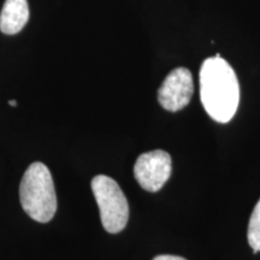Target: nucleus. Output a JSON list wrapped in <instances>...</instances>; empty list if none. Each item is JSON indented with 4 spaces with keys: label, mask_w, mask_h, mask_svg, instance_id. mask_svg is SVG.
<instances>
[{
    "label": "nucleus",
    "mask_w": 260,
    "mask_h": 260,
    "mask_svg": "<svg viewBox=\"0 0 260 260\" xmlns=\"http://www.w3.org/2000/svg\"><path fill=\"white\" fill-rule=\"evenodd\" d=\"M194 93V82L190 71L176 68L165 77L158 90V102L162 109L176 112L190 103Z\"/></svg>",
    "instance_id": "5"
},
{
    "label": "nucleus",
    "mask_w": 260,
    "mask_h": 260,
    "mask_svg": "<svg viewBox=\"0 0 260 260\" xmlns=\"http://www.w3.org/2000/svg\"><path fill=\"white\" fill-rule=\"evenodd\" d=\"M9 104H10V105H11V106H16V105H17V102H16V100H10Z\"/></svg>",
    "instance_id": "9"
},
{
    "label": "nucleus",
    "mask_w": 260,
    "mask_h": 260,
    "mask_svg": "<svg viewBox=\"0 0 260 260\" xmlns=\"http://www.w3.org/2000/svg\"><path fill=\"white\" fill-rule=\"evenodd\" d=\"M200 96L211 118L228 123L235 116L240 86L235 71L219 54L207 58L200 69Z\"/></svg>",
    "instance_id": "1"
},
{
    "label": "nucleus",
    "mask_w": 260,
    "mask_h": 260,
    "mask_svg": "<svg viewBox=\"0 0 260 260\" xmlns=\"http://www.w3.org/2000/svg\"><path fill=\"white\" fill-rule=\"evenodd\" d=\"M19 200L24 212L39 223H47L57 211V195L51 171L40 161L25 170L19 186Z\"/></svg>",
    "instance_id": "2"
},
{
    "label": "nucleus",
    "mask_w": 260,
    "mask_h": 260,
    "mask_svg": "<svg viewBox=\"0 0 260 260\" xmlns=\"http://www.w3.org/2000/svg\"><path fill=\"white\" fill-rule=\"evenodd\" d=\"M92 190L104 229L110 234L122 232L129 219V205L118 183L105 175H98L92 180Z\"/></svg>",
    "instance_id": "3"
},
{
    "label": "nucleus",
    "mask_w": 260,
    "mask_h": 260,
    "mask_svg": "<svg viewBox=\"0 0 260 260\" xmlns=\"http://www.w3.org/2000/svg\"><path fill=\"white\" fill-rule=\"evenodd\" d=\"M153 260H187L182 256H177V255H170V254H162V255H158L155 256Z\"/></svg>",
    "instance_id": "8"
},
{
    "label": "nucleus",
    "mask_w": 260,
    "mask_h": 260,
    "mask_svg": "<svg viewBox=\"0 0 260 260\" xmlns=\"http://www.w3.org/2000/svg\"><path fill=\"white\" fill-rule=\"evenodd\" d=\"M28 19L27 0H5L0 14V30L6 35H15L24 28Z\"/></svg>",
    "instance_id": "6"
},
{
    "label": "nucleus",
    "mask_w": 260,
    "mask_h": 260,
    "mask_svg": "<svg viewBox=\"0 0 260 260\" xmlns=\"http://www.w3.org/2000/svg\"><path fill=\"white\" fill-rule=\"evenodd\" d=\"M172 161L168 152L162 149L142 153L134 165V176L145 190L155 193L171 176Z\"/></svg>",
    "instance_id": "4"
},
{
    "label": "nucleus",
    "mask_w": 260,
    "mask_h": 260,
    "mask_svg": "<svg viewBox=\"0 0 260 260\" xmlns=\"http://www.w3.org/2000/svg\"><path fill=\"white\" fill-rule=\"evenodd\" d=\"M247 239H248L249 246L252 247L253 253L256 254L260 252V200L256 203L249 218Z\"/></svg>",
    "instance_id": "7"
}]
</instances>
